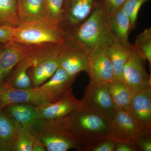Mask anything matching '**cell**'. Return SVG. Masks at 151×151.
Masks as SVG:
<instances>
[{"label": "cell", "mask_w": 151, "mask_h": 151, "mask_svg": "<svg viewBox=\"0 0 151 151\" xmlns=\"http://www.w3.org/2000/svg\"><path fill=\"white\" fill-rule=\"evenodd\" d=\"M111 13L102 0L88 18L67 34V41L88 52L105 49L117 41L110 23Z\"/></svg>", "instance_id": "6da1fadb"}, {"label": "cell", "mask_w": 151, "mask_h": 151, "mask_svg": "<svg viewBox=\"0 0 151 151\" xmlns=\"http://www.w3.org/2000/svg\"><path fill=\"white\" fill-rule=\"evenodd\" d=\"M65 122L79 151H90L97 144L109 139V122L81 105L65 117Z\"/></svg>", "instance_id": "7a4b0ae2"}, {"label": "cell", "mask_w": 151, "mask_h": 151, "mask_svg": "<svg viewBox=\"0 0 151 151\" xmlns=\"http://www.w3.org/2000/svg\"><path fill=\"white\" fill-rule=\"evenodd\" d=\"M67 33L59 26L43 19L25 22L14 28L12 40L28 46L62 44L67 41Z\"/></svg>", "instance_id": "3957f363"}, {"label": "cell", "mask_w": 151, "mask_h": 151, "mask_svg": "<svg viewBox=\"0 0 151 151\" xmlns=\"http://www.w3.org/2000/svg\"><path fill=\"white\" fill-rule=\"evenodd\" d=\"M34 135L43 143L48 151H79L77 143L68 129L65 117L62 119H40L30 128Z\"/></svg>", "instance_id": "277c9868"}, {"label": "cell", "mask_w": 151, "mask_h": 151, "mask_svg": "<svg viewBox=\"0 0 151 151\" xmlns=\"http://www.w3.org/2000/svg\"><path fill=\"white\" fill-rule=\"evenodd\" d=\"M65 43L32 46V52L35 57L36 62L29 68L28 73L33 87L42 85L58 69V58Z\"/></svg>", "instance_id": "5b68a950"}, {"label": "cell", "mask_w": 151, "mask_h": 151, "mask_svg": "<svg viewBox=\"0 0 151 151\" xmlns=\"http://www.w3.org/2000/svg\"><path fill=\"white\" fill-rule=\"evenodd\" d=\"M81 105L110 122L116 108L108 91L107 84L89 81L85 89Z\"/></svg>", "instance_id": "8992f818"}, {"label": "cell", "mask_w": 151, "mask_h": 151, "mask_svg": "<svg viewBox=\"0 0 151 151\" xmlns=\"http://www.w3.org/2000/svg\"><path fill=\"white\" fill-rule=\"evenodd\" d=\"M145 61L132 47L123 69L122 80L134 94L151 86V75L146 71Z\"/></svg>", "instance_id": "52a82bcc"}, {"label": "cell", "mask_w": 151, "mask_h": 151, "mask_svg": "<svg viewBox=\"0 0 151 151\" xmlns=\"http://www.w3.org/2000/svg\"><path fill=\"white\" fill-rule=\"evenodd\" d=\"M109 139L134 144L143 132L128 111L117 110L109 122Z\"/></svg>", "instance_id": "ba28073f"}, {"label": "cell", "mask_w": 151, "mask_h": 151, "mask_svg": "<svg viewBox=\"0 0 151 151\" xmlns=\"http://www.w3.org/2000/svg\"><path fill=\"white\" fill-rule=\"evenodd\" d=\"M58 61L59 67L72 77H76L82 71L88 73L89 52L67 41L60 51Z\"/></svg>", "instance_id": "9c48e42d"}, {"label": "cell", "mask_w": 151, "mask_h": 151, "mask_svg": "<svg viewBox=\"0 0 151 151\" xmlns=\"http://www.w3.org/2000/svg\"><path fill=\"white\" fill-rule=\"evenodd\" d=\"M96 0H68L59 26L68 33L88 18L96 7Z\"/></svg>", "instance_id": "30bf717a"}, {"label": "cell", "mask_w": 151, "mask_h": 151, "mask_svg": "<svg viewBox=\"0 0 151 151\" xmlns=\"http://www.w3.org/2000/svg\"><path fill=\"white\" fill-rule=\"evenodd\" d=\"M31 47L12 40L0 43V85L15 67L27 55Z\"/></svg>", "instance_id": "8fae6325"}, {"label": "cell", "mask_w": 151, "mask_h": 151, "mask_svg": "<svg viewBox=\"0 0 151 151\" xmlns=\"http://www.w3.org/2000/svg\"><path fill=\"white\" fill-rule=\"evenodd\" d=\"M128 112L143 133L151 134V86L134 94Z\"/></svg>", "instance_id": "7c38bea8"}, {"label": "cell", "mask_w": 151, "mask_h": 151, "mask_svg": "<svg viewBox=\"0 0 151 151\" xmlns=\"http://www.w3.org/2000/svg\"><path fill=\"white\" fill-rule=\"evenodd\" d=\"M80 105L81 100L74 96L71 88L57 101L36 107L40 119H58L67 117Z\"/></svg>", "instance_id": "4fadbf2b"}, {"label": "cell", "mask_w": 151, "mask_h": 151, "mask_svg": "<svg viewBox=\"0 0 151 151\" xmlns=\"http://www.w3.org/2000/svg\"><path fill=\"white\" fill-rule=\"evenodd\" d=\"M47 103L39 87L17 89L0 86V105L3 108L16 103H27L38 106Z\"/></svg>", "instance_id": "5bb4252c"}, {"label": "cell", "mask_w": 151, "mask_h": 151, "mask_svg": "<svg viewBox=\"0 0 151 151\" xmlns=\"http://www.w3.org/2000/svg\"><path fill=\"white\" fill-rule=\"evenodd\" d=\"M87 74L90 81L108 84L114 79L113 66L105 50L97 48L89 52Z\"/></svg>", "instance_id": "9a60e30c"}, {"label": "cell", "mask_w": 151, "mask_h": 151, "mask_svg": "<svg viewBox=\"0 0 151 151\" xmlns=\"http://www.w3.org/2000/svg\"><path fill=\"white\" fill-rule=\"evenodd\" d=\"M76 77H72L59 67L47 81L39 86L48 103L60 99L71 88Z\"/></svg>", "instance_id": "2e32d148"}, {"label": "cell", "mask_w": 151, "mask_h": 151, "mask_svg": "<svg viewBox=\"0 0 151 151\" xmlns=\"http://www.w3.org/2000/svg\"><path fill=\"white\" fill-rule=\"evenodd\" d=\"M31 49L0 86L17 89H27L33 87L28 73L29 68L36 62L35 57L32 52Z\"/></svg>", "instance_id": "e0dca14e"}, {"label": "cell", "mask_w": 151, "mask_h": 151, "mask_svg": "<svg viewBox=\"0 0 151 151\" xmlns=\"http://www.w3.org/2000/svg\"><path fill=\"white\" fill-rule=\"evenodd\" d=\"M21 126L10 116L0 111V151H11Z\"/></svg>", "instance_id": "ac0fdd59"}, {"label": "cell", "mask_w": 151, "mask_h": 151, "mask_svg": "<svg viewBox=\"0 0 151 151\" xmlns=\"http://www.w3.org/2000/svg\"><path fill=\"white\" fill-rule=\"evenodd\" d=\"M36 106L29 103H16L5 106L3 110L21 127L30 128L40 119Z\"/></svg>", "instance_id": "d6986e66"}, {"label": "cell", "mask_w": 151, "mask_h": 151, "mask_svg": "<svg viewBox=\"0 0 151 151\" xmlns=\"http://www.w3.org/2000/svg\"><path fill=\"white\" fill-rule=\"evenodd\" d=\"M107 86L116 111H129L134 94L127 84L122 80L113 79Z\"/></svg>", "instance_id": "ffe728a7"}, {"label": "cell", "mask_w": 151, "mask_h": 151, "mask_svg": "<svg viewBox=\"0 0 151 151\" xmlns=\"http://www.w3.org/2000/svg\"><path fill=\"white\" fill-rule=\"evenodd\" d=\"M132 49L124 46L116 41L104 49L113 66L114 80H122L123 69Z\"/></svg>", "instance_id": "44dd1931"}, {"label": "cell", "mask_w": 151, "mask_h": 151, "mask_svg": "<svg viewBox=\"0 0 151 151\" xmlns=\"http://www.w3.org/2000/svg\"><path fill=\"white\" fill-rule=\"evenodd\" d=\"M110 23L111 29L117 41L126 47L132 48L129 37L132 30L129 18L121 9L111 14Z\"/></svg>", "instance_id": "7402d4cb"}, {"label": "cell", "mask_w": 151, "mask_h": 151, "mask_svg": "<svg viewBox=\"0 0 151 151\" xmlns=\"http://www.w3.org/2000/svg\"><path fill=\"white\" fill-rule=\"evenodd\" d=\"M45 0H17L20 24L43 19Z\"/></svg>", "instance_id": "603a6c76"}, {"label": "cell", "mask_w": 151, "mask_h": 151, "mask_svg": "<svg viewBox=\"0 0 151 151\" xmlns=\"http://www.w3.org/2000/svg\"><path fill=\"white\" fill-rule=\"evenodd\" d=\"M19 24L17 0H0V25L14 28Z\"/></svg>", "instance_id": "cb8c5ba5"}, {"label": "cell", "mask_w": 151, "mask_h": 151, "mask_svg": "<svg viewBox=\"0 0 151 151\" xmlns=\"http://www.w3.org/2000/svg\"><path fill=\"white\" fill-rule=\"evenodd\" d=\"M68 1V0H45L42 19L59 26Z\"/></svg>", "instance_id": "d4e9b609"}, {"label": "cell", "mask_w": 151, "mask_h": 151, "mask_svg": "<svg viewBox=\"0 0 151 151\" xmlns=\"http://www.w3.org/2000/svg\"><path fill=\"white\" fill-rule=\"evenodd\" d=\"M132 48L149 63L151 66V28L146 29L137 36Z\"/></svg>", "instance_id": "484cf974"}, {"label": "cell", "mask_w": 151, "mask_h": 151, "mask_svg": "<svg viewBox=\"0 0 151 151\" xmlns=\"http://www.w3.org/2000/svg\"><path fill=\"white\" fill-rule=\"evenodd\" d=\"M35 138L27 128L22 127L11 151H32Z\"/></svg>", "instance_id": "4316f807"}, {"label": "cell", "mask_w": 151, "mask_h": 151, "mask_svg": "<svg viewBox=\"0 0 151 151\" xmlns=\"http://www.w3.org/2000/svg\"><path fill=\"white\" fill-rule=\"evenodd\" d=\"M148 0H126L121 10L129 19L132 30L136 27L138 14L141 6Z\"/></svg>", "instance_id": "83f0119b"}, {"label": "cell", "mask_w": 151, "mask_h": 151, "mask_svg": "<svg viewBox=\"0 0 151 151\" xmlns=\"http://www.w3.org/2000/svg\"><path fill=\"white\" fill-rule=\"evenodd\" d=\"M137 151H151V134L143 133L136 144Z\"/></svg>", "instance_id": "f1b7e54d"}, {"label": "cell", "mask_w": 151, "mask_h": 151, "mask_svg": "<svg viewBox=\"0 0 151 151\" xmlns=\"http://www.w3.org/2000/svg\"><path fill=\"white\" fill-rule=\"evenodd\" d=\"M116 145L115 141L107 139L94 146L90 151H115Z\"/></svg>", "instance_id": "f546056e"}, {"label": "cell", "mask_w": 151, "mask_h": 151, "mask_svg": "<svg viewBox=\"0 0 151 151\" xmlns=\"http://www.w3.org/2000/svg\"><path fill=\"white\" fill-rule=\"evenodd\" d=\"M14 27L0 25V43H6L12 40Z\"/></svg>", "instance_id": "4dcf8cb0"}, {"label": "cell", "mask_w": 151, "mask_h": 151, "mask_svg": "<svg viewBox=\"0 0 151 151\" xmlns=\"http://www.w3.org/2000/svg\"><path fill=\"white\" fill-rule=\"evenodd\" d=\"M111 14L119 9L126 0H102Z\"/></svg>", "instance_id": "1f68e13d"}, {"label": "cell", "mask_w": 151, "mask_h": 151, "mask_svg": "<svg viewBox=\"0 0 151 151\" xmlns=\"http://www.w3.org/2000/svg\"><path fill=\"white\" fill-rule=\"evenodd\" d=\"M115 151H137V150L134 144L123 142H116Z\"/></svg>", "instance_id": "d6a6232c"}, {"label": "cell", "mask_w": 151, "mask_h": 151, "mask_svg": "<svg viewBox=\"0 0 151 151\" xmlns=\"http://www.w3.org/2000/svg\"><path fill=\"white\" fill-rule=\"evenodd\" d=\"M45 146L42 142L36 137L34 142L32 151H46Z\"/></svg>", "instance_id": "836d02e7"}, {"label": "cell", "mask_w": 151, "mask_h": 151, "mask_svg": "<svg viewBox=\"0 0 151 151\" xmlns=\"http://www.w3.org/2000/svg\"><path fill=\"white\" fill-rule=\"evenodd\" d=\"M3 108H2L1 106V105H0V111H1L2 110Z\"/></svg>", "instance_id": "e575fe53"}]
</instances>
